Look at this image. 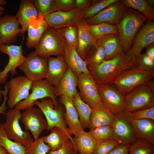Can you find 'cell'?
Instances as JSON below:
<instances>
[{"mask_svg": "<svg viewBox=\"0 0 154 154\" xmlns=\"http://www.w3.org/2000/svg\"><path fill=\"white\" fill-rule=\"evenodd\" d=\"M137 66V58L123 53L88 69L98 86L110 84L123 71Z\"/></svg>", "mask_w": 154, "mask_h": 154, "instance_id": "1", "label": "cell"}, {"mask_svg": "<svg viewBox=\"0 0 154 154\" xmlns=\"http://www.w3.org/2000/svg\"><path fill=\"white\" fill-rule=\"evenodd\" d=\"M147 20L138 11L125 5L122 17L117 25L119 43L124 53L129 50L136 33Z\"/></svg>", "mask_w": 154, "mask_h": 154, "instance_id": "2", "label": "cell"}, {"mask_svg": "<svg viewBox=\"0 0 154 154\" xmlns=\"http://www.w3.org/2000/svg\"><path fill=\"white\" fill-rule=\"evenodd\" d=\"M154 78V70H145L137 66L123 71L110 84L125 96Z\"/></svg>", "mask_w": 154, "mask_h": 154, "instance_id": "3", "label": "cell"}, {"mask_svg": "<svg viewBox=\"0 0 154 154\" xmlns=\"http://www.w3.org/2000/svg\"><path fill=\"white\" fill-rule=\"evenodd\" d=\"M66 43L58 29L49 27L35 51L38 56L46 59L52 56H63Z\"/></svg>", "mask_w": 154, "mask_h": 154, "instance_id": "4", "label": "cell"}, {"mask_svg": "<svg viewBox=\"0 0 154 154\" xmlns=\"http://www.w3.org/2000/svg\"><path fill=\"white\" fill-rule=\"evenodd\" d=\"M21 114L20 110L10 109L5 113L6 121L3 125L5 133L9 139L27 147L34 139L29 132L23 131L21 128L19 124Z\"/></svg>", "mask_w": 154, "mask_h": 154, "instance_id": "5", "label": "cell"}, {"mask_svg": "<svg viewBox=\"0 0 154 154\" xmlns=\"http://www.w3.org/2000/svg\"><path fill=\"white\" fill-rule=\"evenodd\" d=\"M30 90L32 92L25 99L18 103L15 108L25 110L33 107L35 102L46 98H50L53 101L55 108H58L60 103L58 101L54 92V87L45 79L32 81Z\"/></svg>", "mask_w": 154, "mask_h": 154, "instance_id": "6", "label": "cell"}, {"mask_svg": "<svg viewBox=\"0 0 154 154\" xmlns=\"http://www.w3.org/2000/svg\"><path fill=\"white\" fill-rule=\"evenodd\" d=\"M125 111L131 112L154 106V92L147 83L136 88L125 96Z\"/></svg>", "mask_w": 154, "mask_h": 154, "instance_id": "7", "label": "cell"}, {"mask_svg": "<svg viewBox=\"0 0 154 154\" xmlns=\"http://www.w3.org/2000/svg\"><path fill=\"white\" fill-rule=\"evenodd\" d=\"M35 105L38 107L45 116L48 124L47 130H51L54 127L64 130L69 129L64 120L65 110L63 105L60 103L59 107L55 108L53 101L49 97L36 101Z\"/></svg>", "mask_w": 154, "mask_h": 154, "instance_id": "8", "label": "cell"}, {"mask_svg": "<svg viewBox=\"0 0 154 154\" xmlns=\"http://www.w3.org/2000/svg\"><path fill=\"white\" fill-rule=\"evenodd\" d=\"M18 68L32 81L45 79L48 69L47 59L38 56L33 51L28 54L25 62Z\"/></svg>", "mask_w": 154, "mask_h": 154, "instance_id": "9", "label": "cell"}, {"mask_svg": "<svg viewBox=\"0 0 154 154\" xmlns=\"http://www.w3.org/2000/svg\"><path fill=\"white\" fill-rule=\"evenodd\" d=\"M98 86L102 103L112 113L116 115L125 111L124 95L110 84Z\"/></svg>", "mask_w": 154, "mask_h": 154, "instance_id": "10", "label": "cell"}, {"mask_svg": "<svg viewBox=\"0 0 154 154\" xmlns=\"http://www.w3.org/2000/svg\"><path fill=\"white\" fill-rule=\"evenodd\" d=\"M113 139L120 144L130 145L137 140L131 123V119L125 111L116 115L112 126Z\"/></svg>", "mask_w": 154, "mask_h": 154, "instance_id": "11", "label": "cell"}, {"mask_svg": "<svg viewBox=\"0 0 154 154\" xmlns=\"http://www.w3.org/2000/svg\"><path fill=\"white\" fill-rule=\"evenodd\" d=\"M0 52L7 54L9 57L7 64L3 70L0 71V84H3L6 82L9 72L12 76L17 74L16 68L25 62L26 57L23 54L22 44L18 46L1 44Z\"/></svg>", "mask_w": 154, "mask_h": 154, "instance_id": "12", "label": "cell"}, {"mask_svg": "<svg viewBox=\"0 0 154 154\" xmlns=\"http://www.w3.org/2000/svg\"><path fill=\"white\" fill-rule=\"evenodd\" d=\"M21 113L20 121L24 125L26 131L30 130L35 140L39 138L40 134L47 129V121L40 109L31 107Z\"/></svg>", "mask_w": 154, "mask_h": 154, "instance_id": "13", "label": "cell"}, {"mask_svg": "<svg viewBox=\"0 0 154 154\" xmlns=\"http://www.w3.org/2000/svg\"><path fill=\"white\" fill-rule=\"evenodd\" d=\"M32 81L26 76H20L12 78L8 82L9 90L7 104L13 109L19 102L29 95Z\"/></svg>", "mask_w": 154, "mask_h": 154, "instance_id": "14", "label": "cell"}, {"mask_svg": "<svg viewBox=\"0 0 154 154\" xmlns=\"http://www.w3.org/2000/svg\"><path fill=\"white\" fill-rule=\"evenodd\" d=\"M78 78V93L82 100L91 108L102 103L98 85L91 74L81 73Z\"/></svg>", "mask_w": 154, "mask_h": 154, "instance_id": "15", "label": "cell"}, {"mask_svg": "<svg viewBox=\"0 0 154 154\" xmlns=\"http://www.w3.org/2000/svg\"><path fill=\"white\" fill-rule=\"evenodd\" d=\"M154 42V22L147 19L140 28L126 54L137 58L145 48Z\"/></svg>", "mask_w": 154, "mask_h": 154, "instance_id": "16", "label": "cell"}, {"mask_svg": "<svg viewBox=\"0 0 154 154\" xmlns=\"http://www.w3.org/2000/svg\"><path fill=\"white\" fill-rule=\"evenodd\" d=\"M84 11L77 9L67 12L57 11L46 15L44 19L49 27L59 29L76 25Z\"/></svg>", "mask_w": 154, "mask_h": 154, "instance_id": "17", "label": "cell"}, {"mask_svg": "<svg viewBox=\"0 0 154 154\" xmlns=\"http://www.w3.org/2000/svg\"><path fill=\"white\" fill-rule=\"evenodd\" d=\"M125 6L121 0H118L85 21L89 25L106 22L117 25L122 17Z\"/></svg>", "mask_w": 154, "mask_h": 154, "instance_id": "18", "label": "cell"}, {"mask_svg": "<svg viewBox=\"0 0 154 154\" xmlns=\"http://www.w3.org/2000/svg\"><path fill=\"white\" fill-rule=\"evenodd\" d=\"M19 24L15 16L6 15L0 17V41L1 44L10 45L15 41L21 33Z\"/></svg>", "mask_w": 154, "mask_h": 154, "instance_id": "19", "label": "cell"}, {"mask_svg": "<svg viewBox=\"0 0 154 154\" xmlns=\"http://www.w3.org/2000/svg\"><path fill=\"white\" fill-rule=\"evenodd\" d=\"M21 28L20 35H24L27 31L30 22H37L42 18L39 16L37 10L32 0H23L21 1L18 11L15 16Z\"/></svg>", "mask_w": 154, "mask_h": 154, "instance_id": "20", "label": "cell"}, {"mask_svg": "<svg viewBox=\"0 0 154 154\" xmlns=\"http://www.w3.org/2000/svg\"><path fill=\"white\" fill-rule=\"evenodd\" d=\"M48 69L45 79L51 85L55 87L59 84L68 67L63 56L47 58Z\"/></svg>", "mask_w": 154, "mask_h": 154, "instance_id": "21", "label": "cell"}, {"mask_svg": "<svg viewBox=\"0 0 154 154\" xmlns=\"http://www.w3.org/2000/svg\"><path fill=\"white\" fill-rule=\"evenodd\" d=\"M78 85V76L68 67L59 84L54 87V94L56 97L64 96L72 101L77 91Z\"/></svg>", "mask_w": 154, "mask_h": 154, "instance_id": "22", "label": "cell"}, {"mask_svg": "<svg viewBox=\"0 0 154 154\" xmlns=\"http://www.w3.org/2000/svg\"><path fill=\"white\" fill-rule=\"evenodd\" d=\"M116 115L112 113L101 103L92 108L90 117V130L103 126H112Z\"/></svg>", "mask_w": 154, "mask_h": 154, "instance_id": "23", "label": "cell"}, {"mask_svg": "<svg viewBox=\"0 0 154 154\" xmlns=\"http://www.w3.org/2000/svg\"><path fill=\"white\" fill-rule=\"evenodd\" d=\"M60 97L58 102L63 105L65 110L64 116L65 123L73 135L77 136L84 129L80 122L76 110L72 101L64 96Z\"/></svg>", "mask_w": 154, "mask_h": 154, "instance_id": "24", "label": "cell"}, {"mask_svg": "<svg viewBox=\"0 0 154 154\" xmlns=\"http://www.w3.org/2000/svg\"><path fill=\"white\" fill-rule=\"evenodd\" d=\"M131 121L137 140L154 145V120L131 119Z\"/></svg>", "mask_w": 154, "mask_h": 154, "instance_id": "25", "label": "cell"}, {"mask_svg": "<svg viewBox=\"0 0 154 154\" xmlns=\"http://www.w3.org/2000/svg\"><path fill=\"white\" fill-rule=\"evenodd\" d=\"M66 63L74 74H90L86 65L77 53L76 49L66 42L63 55Z\"/></svg>", "mask_w": 154, "mask_h": 154, "instance_id": "26", "label": "cell"}, {"mask_svg": "<svg viewBox=\"0 0 154 154\" xmlns=\"http://www.w3.org/2000/svg\"><path fill=\"white\" fill-rule=\"evenodd\" d=\"M85 21L81 20L76 25L78 31V42L76 51L84 60L88 51L97 45V39L92 36L86 27Z\"/></svg>", "mask_w": 154, "mask_h": 154, "instance_id": "27", "label": "cell"}, {"mask_svg": "<svg viewBox=\"0 0 154 154\" xmlns=\"http://www.w3.org/2000/svg\"><path fill=\"white\" fill-rule=\"evenodd\" d=\"M96 44L103 47L106 53L104 61L112 59L124 53L120 44L118 33L107 35L99 38L97 39Z\"/></svg>", "mask_w": 154, "mask_h": 154, "instance_id": "28", "label": "cell"}, {"mask_svg": "<svg viewBox=\"0 0 154 154\" xmlns=\"http://www.w3.org/2000/svg\"><path fill=\"white\" fill-rule=\"evenodd\" d=\"M73 135L69 129L64 130L58 127H54L51 130L48 135L43 136L44 142L51 148V150H56L68 142L72 141Z\"/></svg>", "mask_w": 154, "mask_h": 154, "instance_id": "29", "label": "cell"}, {"mask_svg": "<svg viewBox=\"0 0 154 154\" xmlns=\"http://www.w3.org/2000/svg\"><path fill=\"white\" fill-rule=\"evenodd\" d=\"M48 27L44 19L37 23H30L27 30V37L26 44L27 47L35 49Z\"/></svg>", "mask_w": 154, "mask_h": 154, "instance_id": "30", "label": "cell"}, {"mask_svg": "<svg viewBox=\"0 0 154 154\" xmlns=\"http://www.w3.org/2000/svg\"><path fill=\"white\" fill-rule=\"evenodd\" d=\"M74 149L79 154H92L97 144L89 132L82 130L72 137Z\"/></svg>", "mask_w": 154, "mask_h": 154, "instance_id": "31", "label": "cell"}, {"mask_svg": "<svg viewBox=\"0 0 154 154\" xmlns=\"http://www.w3.org/2000/svg\"><path fill=\"white\" fill-rule=\"evenodd\" d=\"M77 112L80 122L84 130L89 128L92 108L80 97L77 90L72 100Z\"/></svg>", "mask_w": 154, "mask_h": 154, "instance_id": "32", "label": "cell"}, {"mask_svg": "<svg viewBox=\"0 0 154 154\" xmlns=\"http://www.w3.org/2000/svg\"><path fill=\"white\" fill-rule=\"evenodd\" d=\"M0 145L9 154H25L26 147L9 139L5 133L2 123H0Z\"/></svg>", "mask_w": 154, "mask_h": 154, "instance_id": "33", "label": "cell"}, {"mask_svg": "<svg viewBox=\"0 0 154 154\" xmlns=\"http://www.w3.org/2000/svg\"><path fill=\"white\" fill-rule=\"evenodd\" d=\"M105 57L106 53L103 47L97 45L88 51L84 61L88 69L98 66L105 60Z\"/></svg>", "mask_w": 154, "mask_h": 154, "instance_id": "34", "label": "cell"}, {"mask_svg": "<svg viewBox=\"0 0 154 154\" xmlns=\"http://www.w3.org/2000/svg\"><path fill=\"white\" fill-rule=\"evenodd\" d=\"M86 27L91 35L97 39L107 35L118 33L117 25L106 22L90 25L86 24Z\"/></svg>", "mask_w": 154, "mask_h": 154, "instance_id": "35", "label": "cell"}, {"mask_svg": "<svg viewBox=\"0 0 154 154\" xmlns=\"http://www.w3.org/2000/svg\"><path fill=\"white\" fill-rule=\"evenodd\" d=\"M126 6L135 9L145 16L147 19L154 22V9L146 0H121Z\"/></svg>", "mask_w": 154, "mask_h": 154, "instance_id": "36", "label": "cell"}, {"mask_svg": "<svg viewBox=\"0 0 154 154\" xmlns=\"http://www.w3.org/2000/svg\"><path fill=\"white\" fill-rule=\"evenodd\" d=\"M118 0H94L92 4L83 13L81 19L86 21Z\"/></svg>", "mask_w": 154, "mask_h": 154, "instance_id": "37", "label": "cell"}, {"mask_svg": "<svg viewBox=\"0 0 154 154\" xmlns=\"http://www.w3.org/2000/svg\"><path fill=\"white\" fill-rule=\"evenodd\" d=\"M89 132L97 143L113 139L112 126H101L90 130Z\"/></svg>", "mask_w": 154, "mask_h": 154, "instance_id": "38", "label": "cell"}, {"mask_svg": "<svg viewBox=\"0 0 154 154\" xmlns=\"http://www.w3.org/2000/svg\"><path fill=\"white\" fill-rule=\"evenodd\" d=\"M39 16L45 17L52 13L58 11L54 0H32Z\"/></svg>", "mask_w": 154, "mask_h": 154, "instance_id": "39", "label": "cell"}, {"mask_svg": "<svg viewBox=\"0 0 154 154\" xmlns=\"http://www.w3.org/2000/svg\"><path fill=\"white\" fill-rule=\"evenodd\" d=\"M57 29L64 38L66 42L76 49L78 42V31L76 25Z\"/></svg>", "mask_w": 154, "mask_h": 154, "instance_id": "40", "label": "cell"}, {"mask_svg": "<svg viewBox=\"0 0 154 154\" xmlns=\"http://www.w3.org/2000/svg\"><path fill=\"white\" fill-rule=\"evenodd\" d=\"M128 154H154V145L137 140L129 145Z\"/></svg>", "mask_w": 154, "mask_h": 154, "instance_id": "41", "label": "cell"}, {"mask_svg": "<svg viewBox=\"0 0 154 154\" xmlns=\"http://www.w3.org/2000/svg\"><path fill=\"white\" fill-rule=\"evenodd\" d=\"M51 150L50 147L44 142L42 136L26 147L25 154H47Z\"/></svg>", "mask_w": 154, "mask_h": 154, "instance_id": "42", "label": "cell"}, {"mask_svg": "<svg viewBox=\"0 0 154 154\" xmlns=\"http://www.w3.org/2000/svg\"><path fill=\"white\" fill-rule=\"evenodd\" d=\"M120 144L113 139L97 143L92 154H108Z\"/></svg>", "mask_w": 154, "mask_h": 154, "instance_id": "43", "label": "cell"}, {"mask_svg": "<svg viewBox=\"0 0 154 154\" xmlns=\"http://www.w3.org/2000/svg\"><path fill=\"white\" fill-rule=\"evenodd\" d=\"M127 112L131 119L136 120L149 119L154 120V106L131 112Z\"/></svg>", "mask_w": 154, "mask_h": 154, "instance_id": "44", "label": "cell"}, {"mask_svg": "<svg viewBox=\"0 0 154 154\" xmlns=\"http://www.w3.org/2000/svg\"><path fill=\"white\" fill-rule=\"evenodd\" d=\"M138 66L147 71L154 70V60L147 57L145 53L141 54L137 58Z\"/></svg>", "mask_w": 154, "mask_h": 154, "instance_id": "45", "label": "cell"}, {"mask_svg": "<svg viewBox=\"0 0 154 154\" xmlns=\"http://www.w3.org/2000/svg\"><path fill=\"white\" fill-rule=\"evenodd\" d=\"M58 11L67 12L77 9L76 0H54Z\"/></svg>", "mask_w": 154, "mask_h": 154, "instance_id": "46", "label": "cell"}, {"mask_svg": "<svg viewBox=\"0 0 154 154\" xmlns=\"http://www.w3.org/2000/svg\"><path fill=\"white\" fill-rule=\"evenodd\" d=\"M74 149L72 141L70 140L62 147L56 150H51L47 154H72Z\"/></svg>", "mask_w": 154, "mask_h": 154, "instance_id": "47", "label": "cell"}, {"mask_svg": "<svg viewBox=\"0 0 154 154\" xmlns=\"http://www.w3.org/2000/svg\"><path fill=\"white\" fill-rule=\"evenodd\" d=\"M9 86L8 82H6L4 87V89L2 90V94L4 96L3 102L0 106V114H5V111L7 109L6 103L8 97L7 94L8 92Z\"/></svg>", "mask_w": 154, "mask_h": 154, "instance_id": "48", "label": "cell"}, {"mask_svg": "<svg viewBox=\"0 0 154 154\" xmlns=\"http://www.w3.org/2000/svg\"><path fill=\"white\" fill-rule=\"evenodd\" d=\"M94 0H76L77 9L85 11L93 3Z\"/></svg>", "mask_w": 154, "mask_h": 154, "instance_id": "49", "label": "cell"}, {"mask_svg": "<svg viewBox=\"0 0 154 154\" xmlns=\"http://www.w3.org/2000/svg\"><path fill=\"white\" fill-rule=\"evenodd\" d=\"M129 145L120 144L108 154H128Z\"/></svg>", "mask_w": 154, "mask_h": 154, "instance_id": "50", "label": "cell"}, {"mask_svg": "<svg viewBox=\"0 0 154 154\" xmlns=\"http://www.w3.org/2000/svg\"><path fill=\"white\" fill-rule=\"evenodd\" d=\"M146 48L145 53L147 57L154 60V42L150 44Z\"/></svg>", "mask_w": 154, "mask_h": 154, "instance_id": "51", "label": "cell"}, {"mask_svg": "<svg viewBox=\"0 0 154 154\" xmlns=\"http://www.w3.org/2000/svg\"><path fill=\"white\" fill-rule=\"evenodd\" d=\"M7 3V1L5 0H0V17L3 14V11L5 10V8L3 7Z\"/></svg>", "mask_w": 154, "mask_h": 154, "instance_id": "52", "label": "cell"}, {"mask_svg": "<svg viewBox=\"0 0 154 154\" xmlns=\"http://www.w3.org/2000/svg\"><path fill=\"white\" fill-rule=\"evenodd\" d=\"M147 83L149 88L153 91L154 92V81L152 79L149 81Z\"/></svg>", "mask_w": 154, "mask_h": 154, "instance_id": "53", "label": "cell"}, {"mask_svg": "<svg viewBox=\"0 0 154 154\" xmlns=\"http://www.w3.org/2000/svg\"><path fill=\"white\" fill-rule=\"evenodd\" d=\"M0 154H9L7 151L0 145Z\"/></svg>", "mask_w": 154, "mask_h": 154, "instance_id": "54", "label": "cell"}, {"mask_svg": "<svg viewBox=\"0 0 154 154\" xmlns=\"http://www.w3.org/2000/svg\"><path fill=\"white\" fill-rule=\"evenodd\" d=\"M149 5L152 8H153L154 6V0H146Z\"/></svg>", "mask_w": 154, "mask_h": 154, "instance_id": "55", "label": "cell"}, {"mask_svg": "<svg viewBox=\"0 0 154 154\" xmlns=\"http://www.w3.org/2000/svg\"><path fill=\"white\" fill-rule=\"evenodd\" d=\"M2 90L1 89V88L0 87V102H1L2 97H3V94H2Z\"/></svg>", "mask_w": 154, "mask_h": 154, "instance_id": "56", "label": "cell"}, {"mask_svg": "<svg viewBox=\"0 0 154 154\" xmlns=\"http://www.w3.org/2000/svg\"><path fill=\"white\" fill-rule=\"evenodd\" d=\"M72 154H79V153L77 152V151L74 149L72 153Z\"/></svg>", "mask_w": 154, "mask_h": 154, "instance_id": "57", "label": "cell"}, {"mask_svg": "<svg viewBox=\"0 0 154 154\" xmlns=\"http://www.w3.org/2000/svg\"><path fill=\"white\" fill-rule=\"evenodd\" d=\"M1 44V42H0V45Z\"/></svg>", "mask_w": 154, "mask_h": 154, "instance_id": "58", "label": "cell"}]
</instances>
